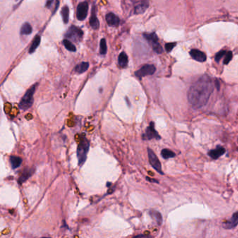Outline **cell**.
Instances as JSON below:
<instances>
[{
    "label": "cell",
    "mask_w": 238,
    "mask_h": 238,
    "mask_svg": "<svg viewBox=\"0 0 238 238\" xmlns=\"http://www.w3.org/2000/svg\"><path fill=\"white\" fill-rule=\"evenodd\" d=\"M214 87V82L207 75L201 76L190 87L187 99L193 108L200 109L208 103Z\"/></svg>",
    "instance_id": "1"
},
{
    "label": "cell",
    "mask_w": 238,
    "mask_h": 238,
    "mask_svg": "<svg viewBox=\"0 0 238 238\" xmlns=\"http://www.w3.org/2000/svg\"><path fill=\"white\" fill-rule=\"evenodd\" d=\"M38 83L33 85L22 97L20 103H19V108L20 110L26 111L27 110L29 109L32 106L33 103H34V95Z\"/></svg>",
    "instance_id": "2"
},
{
    "label": "cell",
    "mask_w": 238,
    "mask_h": 238,
    "mask_svg": "<svg viewBox=\"0 0 238 238\" xmlns=\"http://www.w3.org/2000/svg\"><path fill=\"white\" fill-rule=\"evenodd\" d=\"M90 149V142L86 138H81L77 148V156L78 160V165L82 166L87 159V153Z\"/></svg>",
    "instance_id": "3"
},
{
    "label": "cell",
    "mask_w": 238,
    "mask_h": 238,
    "mask_svg": "<svg viewBox=\"0 0 238 238\" xmlns=\"http://www.w3.org/2000/svg\"><path fill=\"white\" fill-rule=\"evenodd\" d=\"M143 37L150 44L153 51L157 54H161L164 51L161 46L159 43V38H158L156 33H144Z\"/></svg>",
    "instance_id": "4"
},
{
    "label": "cell",
    "mask_w": 238,
    "mask_h": 238,
    "mask_svg": "<svg viewBox=\"0 0 238 238\" xmlns=\"http://www.w3.org/2000/svg\"><path fill=\"white\" fill-rule=\"evenodd\" d=\"M65 37L68 39L73 41L75 42H77V41H80L82 39V37H83V32L79 27L71 26L69 27L68 31L66 32Z\"/></svg>",
    "instance_id": "5"
},
{
    "label": "cell",
    "mask_w": 238,
    "mask_h": 238,
    "mask_svg": "<svg viewBox=\"0 0 238 238\" xmlns=\"http://www.w3.org/2000/svg\"><path fill=\"white\" fill-rule=\"evenodd\" d=\"M148 159L149 164H151L152 168L154 170H156L158 173L161 174V175H164V172L162 171L161 164V162L158 159V157L154 152L150 148H148Z\"/></svg>",
    "instance_id": "6"
},
{
    "label": "cell",
    "mask_w": 238,
    "mask_h": 238,
    "mask_svg": "<svg viewBox=\"0 0 238 238\" xmlns=\"http://www.w3.org/2000/svg\"><path fill=\"white\" fill-rule=\"evenodd\" d=\"M142 138L144 140H149L152 139H161V136L158 134L156 130L155 129L154 123L153 121H151V122L149 123V126H148V128L145 130V132L142 135Z\"/></svg>",
    "instance_id": "7"
},
{
    "label": "cell",
    "mask_w": 238,
    "mask_h": 238,
    "mask_svg": "<svg viewBox=\"0 0 238 238\" xmlns=\"http://www.w3.org/2000/svg\"><path fill=\"white\" fill-rule=\"evenodd\" d=\"M156 71V67L152 64H145L139 70L135 72V76L141 79L142 77L153 75Z\"/></svg>",
    "instance_id": "8"
},
{
    "label": "cell",
    "mask_w": 238,
    "mask_h": 238,
    "mask_svg": "<svg viewBox=\"0 0 238 238\" xmlns=\"http://www.w3.org/2000/svg\"><path fill=\"white\" fill-rule=\"evenodd\" d=\"M88 9H89V5H88V3L86 2H81V3H80L77 5L76 13L77 20L80 21H82L87 18Z\"/></svg>",
    "instance_id": "9"
},
{
    "label": "cell",
    "mask_w": 238,
    "mask_h": 238,
    "mask_svg": "<svg viewBox=\"0 0 238 238\" xmlns=\"http://www.w3.org/2000/svg\"><path fill=\"white\" fill-rule=\"evenodd\" d=\"M238 225V212L234 213L232 215L231 218L230 219L227 220L223 223V228L230 230L233 229L235 227H237Z\"/></svg>",
    "instance_id": "10"
},
{
    "label": "cell",
    "mask_w": 238,
    "mask_h": 238,
    "mask_svg": "<svg viewBox=\"0 0 238 238\" xmlns=\"http://www.w3.org/2000/svg\"><path fill=\"white\" fill-rule=\"evenodd\" d=\"M34 172H35L34 167L24 168L23 171L22 175L20 176V178H18V183L20 184L24 183V182L27 181L29 178H31V176L34 173Z\"/></svg>",
    "instance_id": "11"
},
{
    "label": "cell",
    "mask_w": 238,
    "mask_h": 238,
    "mask_svg": "<svg viewBox=\"0 0 238 238\" xmlns=\"http://www.w3.org/2000/svg\"><path fill=\"white\" fill-rule=\"evenodd\" d=\"M190 55L192 59L199 62H204L207 60L206 55L203 52L199 51L198 49H193L190 51Z\"/></svg>",
    "instance_id": "12"
},
{
    "label": "cell",
    "mask_w": 238,
    "mask_h": 238,
    "mask_svg": "<svg viewBox=\"0 0 238 238\" xmlns=\"http://www.w3.org/2000/svg\"><path fill=\"white\" fill-rule=\"evenodd\" d=\"M226 152V149L222 146H217L214 149H211L208 152V156L212 159H217L221 156H222Z\"/></svg>",
    "instance_id": "13"
},
{
    "label": "cell",
    "mask_w": 238,
    "mask_h": 238,
    "mask_svg": "<svg viewBox=\"0 0 238 238\" xmlns=\"http://www.w3.org/2000/svg\"><path fill=\"white\" fill-rule=\"evenodd\" d=\"M90 26L94 29H98L99 27V21L96 16V7L95 4L93 5L92 9V14H91L90 20Z\"/></svg>",
    "instance_id": "14"
},
{
    "label": "cell",
    "mask_w": 238,
    "mask_h": 238,
    "mask_svg": "<svg viewBox=\"0 0 238 238\" xmlns=\"http://www.w3.org/2000/svg\"><path fill=\"white\" fill-rule=\"evenodd\" d=\"M106 20L108 25L112 27H117L119 25L120 20L118 16L114 14L113 13H108L106 15Z\"/></svg>",
    "instance_id": "15"
},
{
    "label": "cell",
    "mask_w": 238,
    "mask_h": 238,
    "mask_svg": "<svg viewBox=\"0 0 238 238\" xmlns=\"http://www.w3.org/2000/svg\"><path fill=\"white\" fill-rule=\"evenodd\" d=\"M148 0H143L139 4L135 7V14H140V13H144L148 8Z\"/></svg>",
    "instance_id": "16"
},
{
    "label": "cell",
    "mask_w": 238,
    "mask_h": 238,
    "mask_svg": "<svg viewBox=\"0 0 238 238\" xmlns=\"http://www.w3.org/2000/svg\"><path fill=\"white\" fill-rule=\"evenodd\" d=\"M149 213V215L151 216V217L153 218L155 221H156L158 225L161 226L163 222V218L161 213L156 211V210H154V209H151Z\"/></svg>",
    "instance_id": "17"
},
{
    "label": "cell",
    "mask_w": 238,
    "mask_h": 238,
    "mask_svg": "<svg viewBox=\"0 0 238 238\" xmlns=\"http://www.w3.org/2000/svg\"><path fill=\"white\" fill-rule=\"evenodd\" d=\"M9 162L13 169H16L19 168L22 164L23 160L20 157L16 156H11L9 158Z\"/></svg>",
    "instance_id": "18"
},
{
    "label": "cell",
    "mask_w": 238,
    "mask_h": 238,
    "mask_svg": "<svg viewBox=\"0 0 238 238\" xmlns=\"http://www.w3.org/2000/svg\"><path fill=\"white\" fill-rule=\"evenodd\" d=\"M129 60L128 56L124 52H121L119 55L118 57V63L121 68H125L128 65Z\"/></svg>",
    "instance_id": "19"
},
{
    "label": "cell",
    "mask_w": 238,
    "mask_h": 238,
    "mask_svg": "<svg viewBox=\"0 0 238 238\" xmlns=\"http://www.w3.org/2000/svg\"><path fill=\"white\" fill-rule=\"evenodd\" d=\"M89 66L90 64L88 62H82L81 64H77L76 67H75V71L79 74L82 73L87 70L88 68H89Z\"/></svg>",
    "instance_id": "20"
},
{
    "label": "cell",
    "mask_w": 238,
    "mask_h": 238,
    "mask_svg": "<svg viewBox=\"0 0 238 238\" xmlns=\"http://www.w3.org/2000/svg\"><path fill=\"white\" fill-rule=\"evenodd\" d=\"M40 43H41V37L39 35H37L35 37L34 41H33L32 46L29 50V52L30 54H32L33 52H35L36 50H37V48L38 47V46H39Z\"/></svg>",
    "instance_id": "21"
},
{
    "label": "cell",
    "mask_w": 238,
    "mask_h": 238,
    "mask_svg": "<svg viewBox=\"0 0 238 238\" xmlns=\"http://www.w3.org/2000/svg\"><path fill=\"white\" fill-rule=\"evenodd\" d=\"M32 32V27L31 24L28 23H25L22 25L20 28V34L29 35Z\"/></svg>",
    "instance_id": "22"
},
{
    "label": "cell",
    "mask_w": 238,
    "mask_h": 238,
    "mask_svg": "<svg viewBox=\"0 0 238 238\" xmlns=\"http://www.w3.org/2000/svg\"><path fill=\"white\" fill-rule=\"evenodd\" d=\"M161 156L164 158V159H170V158H174L176 156V154L175 152H173V151H171L168 149H162L161 152Z\"/></svg>",
    "instance_id": "23"
},
{
    "label": "cell",
    "mask_w": 238,
    "mask_h": 238,
    "mask_svg": "<svg viewBox=\"0 0 238 238\" xmlns=\"http://www.w3.org/2000/svg\"><path fill=\"white\" fill-rule=\"evenodd\" d=\"M61 15L62 16L64 23L65 24L68 23L69 19V9L67 6H64L62 8V11H61Z\"/></svg>",
    "instance_id": "24"
},
{
    "label": "cell",
    "mask_w": 238,
    "mask_h": 238,
    "mask_svg": "<svg viewBox=\"0 0 238 238\" xmlns=\"http://www.w3.org/2000/svg\"><path fill=\"white\" fill-rule=\"evenodd\" d=\"M63 43H64V46H65V48L67 49L68 51H71V52L76 51V46H75L73 44V43H72L71 41H69L68 38H65V39L63 41Z\"/></svg>",
    "instance_id": "25"
},
{
    "label": "cell",
    "mask_w": 238,
    "mask_h": 238,
    "mask_svg": "<svg viewBox=\"0 0 238 238\" xmlns=\"http://www.w3.org/2000/svg\"><path fill=\"white\" fill-rule=\"evenodd\" d=\"M107 52L106 41L105 38H102L100 41V53L101 55H106Z\"/></svg>",
    "instance_id": "26"
},
{
    "label": "cell",
    "mask_w": 238,
    "mask_h": 238,
    "mask_svg": "<svg viewBox=\"0 0 238 238\" xmlns=\"http://www.w3.org/2000/svg\"><path fill=\"white\" fill-rule=\"evenodd\" d=\"M232 58V52L231 51L227 52L226 54L225 55V58H224V60H223L224 64H229V62L231 61Z\"/></svg>",
    "instance_id": "27"
},
{
    "label": "cell",
    "mask_w": 238,
    "mask_h": 238,
    "mask_svg": "<svg viewBox=\"0 0 238 238\" xmlns=\"http://www.w3.org/2000/svg\"><path fill=\"white\" fill-rule=\"evenodd\" d=\"M226 54V52L225 51H219L218 52H217V53L216 54L215 57H214L216 62H219L221 58H222Z\"/></svg>",
    "instance_id": "28"
},
{
    "label": "cell",
    "mask_w": 238,
    "mask_h": 238,
    "mask_svg": "<svg viewBox=\"0 0 238 238\" xmlns=\"http://www.w3.org/2000/svg\"><path fill=\"white\" fill-rule=\"evenodd\" d=\"M176 43H166L165 46V51H166L168 52H170V51H172V50L175 48L176 46Z\"/></svg>",
    "instance_id": "29"
},
{
    "label": "cell",
    "mask_w": 238,
    "mask_h": 238,
    "mask_svg": "<svg viewBox=\"0 0 238 238\" xmlns=\"http://www.w3.org/2000/svg\"><path fill=\"white\" fill-rule=\"evenodd\" d=\"M52 2H53V0H46V7L48 8V9H49V8H51V5L52 4Z\"/></svg>",
    "instance_id": "30"
},
{
    "label": "cell",
    "mask_w": 238,
    "mask_h": 238,
    "mask_svg": "<svg viewBox=\"0 0 238 238\" xmlns=\"http://www.w3.org/2000/svg\"><path fill=\"white\" fill-rule=\"evenodd\" d=\"M214 85H215V87H217V89L218 90H219V89H220V83H219V82H218V80H215Z\"/></svg>",
    "instance_id": "31"
},
{
    "label": "cell",
    "mask_w": 238,
    "mask_h": 238,
    "mask_svg": "<svg viewBox=\"0 0 238 238\" xmlns=\"http://www.w3.org/2000/svg\"><path fill=\"white\" fill-rule=\"evenodd\" d=\"M146 179H147V180H148V181L150 182H154V183H159V182H158L157 180H156V179H152V178H149V177H147V178H146Z\"/></svg>",
    "instance_id": "32"
},
{
    "label": "cell",
    "mask_w": 238,
    "mask_h": 238,
    "mask_svg": "<svg viewBox=\"0 0 238 238\" xmlns=\"http://www.w3.org/2000/svg\"><path fill=\"white\" fill-rule=\"evenodd\" d=\"M59 4H60V2L58 0H56V4H55V9L53 11V14L54 13L57 11V10L58 9V7H59Z\"/></svg>",
    "instance_id": "33"
},
{
    "label": "cell",
    "mask_w": 238,
    "mask_h": 238,
    "mask_svg": "<svg viewBox=\"0 0 238 238\" xmlns=\"http://www.w3.org/2000/svg\"><path fill=\"white\" fill-rule=\"evenodd\" d=\"M15 1H16V2H18V1H20V0H15Z\"/></svg>",
    "instance_id": "34"
}]
</instances>
